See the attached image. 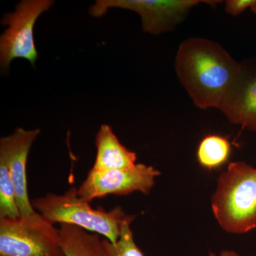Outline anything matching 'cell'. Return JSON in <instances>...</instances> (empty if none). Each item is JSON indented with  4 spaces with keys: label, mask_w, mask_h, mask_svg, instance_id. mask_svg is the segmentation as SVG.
<instances>
[{
    "label": "cell",
    "mask_w": 256,
    "mask_h": 256,
    "mask_svg": "<svg viewBox=\"0 0 256 256\" xmlns=\"http://www.w3.org/2000/svg\"><path fill=\"white\" fill-rule=\"evenodd\" d=\"M128 222L124 224L120 237L117 242H111L105 238H102L104 256H144L134 240L130 224ZM208 256H217L210 252Z\"/></svg>",
    "instance_id": "5bb4252c"
},
{
    "label": "cell",
    "mask_w": 256,
    "mask_h": 256,
    "mask_svg": "<svg viewBox=\"0 0 256 256\" xmlns=\"http://www.w3.org/2000/svg\"><path fill=\"white\" fill-rule=\"evenodd\" d=\"M218 256H240L238 252L232 250H224L220 252Z\"/></svg>",
    "instance_id": "2e32d148"
},
{
    "label": "cell",
    "mask_w": 256,
    "mask_h": 256,
    "mask_svg": "<svg viewBox=\"0 0 256 256\" xmlns=\"http://www.w3.org/2000/svg\"><path fill=\"white\" fill-rule=\"evenodd\" d=\"M60 244L65 256H104L102 239L97 234L70 224H60Z\"/></svg>",
    "instance_id": "8fae6325"
},
{
    "label": "cell",
    "mask_w": 256,
    "mask_h": 256,
    "mask_svg": "<svg viewBox=\"0 0 256 256\" xmlns=\"http://www.w3.org/2000/svg\"><path fill=\"white\" fill-rule=\"evenodd\" d=\"M160 175L159 170L142 163L126 169L102 171L92 169L77 192L79 196L89 203L110 194L124 196L141 192L148 195Z\"/></svg>",
    "instance_id": "52a82bcc"
},
{
    "label": "cell",
    "mask_w": 256,
    "mask_h": 256,
    "mask_svg": "<svg viewBox=\"0 0 256 256\" xmlns=\"http://www.w3.org/2000/svg\"><path fill=\"white\" fill-rule=\"evenodd\" d=\"M220 1L200 0H98L89 13L100 18L111 8L131 10L140 16L143 31L158 35L172 31L183 21L192 8L202 3L212 6Z\"/></svg>",
    "instance_id": "8992f818"
},
{
    "label": "cell",
    "mask_w": 256,
    "mask_h": 256,
    "mask_svg": "<svg viewBox=\"0 0 256 256\" xmlns=\"http://www.w3.org/2000/svg\"><path fill=\"white\" fill-rule=\"evenodd\" d=\"M96 146L97 154L92 170L126 169L137 164L136 153L120 142L108 124H102L99 128L96 136Z\"/></svg>",
    "instance_id": "30bf717a"
},
{
    "label": "cell",
    "mask_w": 256,
    "mask_h": 256,
    "mask_svg": "<svg viewBox=\"0 0 256 256\" xmlns=\"http://www.w3.org/2000/svg\"><path fill=\"white\" fill-rule=\"evenodd\" d=\"M40 132V129L18 128L12 134L0 140V160L10 170L20 215H30L36 212L28 198L26 164L32 144Z\"/></svg>",
    "instance_id": "ba28073f"
},
{
    "label": "cell",
    "mask_w": 256,
    "mask_h": 256,
    "mask_svg": "<svg viewBox=\"0 0 256 256\" xmlns=\"http://www.w3.org/2000/svg\"><path fill=\"white\" fill-rule=\"evenodd\" d=\"M0 256H65L60 229L36 210L0 218Z\"/></svg>",
    "instance_id": "277c9868"
},
{
    "label": "cell",
    "mask_w": 256,
    "mask_h": 256,
    "mask_svg": "<svg viewBox=\"0 0 256 256\" xmlns=\"http://www.w3.org/2000/svg\"><path fill=\"white\" fill-rule=\"evenodd\" d=\"M34 210L53 224L76 226L116 242L124 224L133 222L136 216L127 214L121 207L106 212L92 208L90 203L79 196L77 188H70L64 194H47L32 201Z\"/></svg>",
    "instance_id": "3957f363"
},
{
    "label": "cell",
    "mask_w": 256,
    "mask_h": 256,
    "mask_svg": "<svg viewBox=\"0 0 256 256\" xmlns=\"http://www.w3.org/2000/svg\"><path fill=\"white\" fill-rule=\"evenodd\" d=\"M242 67V62L220 44L203 37L184 40L174 58L178 80L194 106L202 110H220Z\"/></svg>",
    "instance_id": "6da1fadb"
},
{
    "label": "cell",
    "mask_w": 256,
    "mask_h": 256,
    "mask_svg": "<svg viewBox=\"0 0 256 256\" xmlns=\"http://www.w3.org/2000/svg\"><path fill=\"white\" fill-rule=\"evenodd\" d=\"M53 4L52 0H24L16 5L14 12L3 16L2 24L8 28L0 37V65L2 72H6L16 58L28 60L34 66L38 52L34 28L38 18Z\"/></svg>",
    "instance_id": "5b68a950"
},
{
    "label": "cell",
    "mask_w": 256,
    "mask_h": 256,
    "mask_svg": "<svg viewBox=\"0 0 256 256\" xmlns=\"http://www.w3.org/2000/svg\"><path fill=\"white\" fill-rule=\"evenodd\" d=\"M212 208L228 233L244 234L256 228V168L244 162L230 163L218 178Z\"/></svg>",
    "instance_id": "7a4b0ae2"
},
{
    "label": "cell",
    "mask_w": 256,
    "mask_h": 256,
    "mask_svg": "<svg viewBox=\"0 0 256 256\" xmlns=\"http://www.w3.org/2000/svg\"><path fill=\"white\" fill-rule=\"evenodd\" d=\"M230 152L232 144L227 138L218 134H208L198 144L197 161L204 169L217 170L227 162Z\"/></svg>",
    "instance_id": "7c38bea8"
},
{
    "label": "cell",
    "mask_w": 256,
    "mask_h": 256,
    "mask_svg": "<svg viewBox=\"0 0 256 256\" xmlns=\"http://www.w3.org/2000/svg\"><path fill=\"white\" fill-rule=\"evenodd\" d=\"M242 63L238 78L220 110L232 124L256 131V60Z\"/></svg>",
    "instance_id": "9c48e42d"
},
{
    "label": "cell",
    "mask_w": 256,
    "mask_h": 256,
    "mask_svg": "<svg viewBox=\"0 0 256 256\" xmlns=\"http://www.w3.org/2000/svg\"><path fill=\"white\" fill-rule=\"evenodd\" d=\"M248 10L256 14V0H226L225 2V11L232 16H238Z\"/></svg>",
    "instance_id": "9a60e30c"
},
{
    "label": "cell",
    "mask_w": 256,
    "mask_h": 256,
    "mask_svg": "<svg viewBox=\"0 0 256 256\" xmlns=\"http://www.w3.org/2000/svg\"><path fill=\"white\" fill-rule=\"evenodd\" d=\"M18 216L14 183L8 166L0 160V218H16Z\"/></svg>",
    "instance_id": "4fadbf2b"
}]
</instances>
